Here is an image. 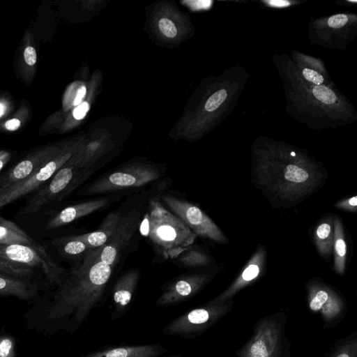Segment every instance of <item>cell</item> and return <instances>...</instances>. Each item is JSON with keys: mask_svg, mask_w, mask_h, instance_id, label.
<instances>
[{"mask_svg": "<svg viewBox=\"0 0 357 357\" xmlns=\"http://www.w3.org/2000/svg\"><path fill=\"white\" fill-rule=\"evenodd\" d=\"M212 277L211 273L183 274L176 277L162 288L155 306L159 308L172 307L192 298L208 284Z\"/></svg>", "mask_w": 357, "mask_h": 357, "instance_id": "obj_13", "label": "cell"}, {"mask_svg": "<svg viewBox=\"0 0 357 357\" xmlns=\"http://www.w3.org/2000/svg\"><path fill=\"white\" fill-rule=\"evenodd\" d=\"M10 156L11 155L8 151L5 150H0V171L9 161Z\"/></svg>", "mask_w": 357, "mask_h": 357, "instance_id": "obj_38", "label": "cell"}, {"mask_svg": "<svg viewBox=\"0 0 357 357\" xmlns=\"http://www.w3.org/2000/svg\"><path fill=\"white\" fill-rule=\"evenodd\" d=\"M270 6H274V7H286L288 6L290 3L287 1H282V0H273V1H266Z\"/></svg>", "mask_w": 357, "mask_h": 357, "instance_id": "obj_39", "label": "cell"}, {"mask_svg": "<svg viewBox=\"0 0 357 357\" xmlns=\"http://www.w3.org/2000/svg\"><path fill=\"white\" fill-rule=\"evenodd\" d=\"M233 298L221 304L205 303L169 321L162 328L166 335L184 339L195 338L208 330L229 313L234 306Z\"/></svg>", "mask_w": 357, "mask_h": 357, "instance_id": "obj_8", "label": "cell"}, {"mask_svg": "<svg viewBox=\"0 0 357 357\" xmlns=\"http://www.w3.org/2000/svg\"><path fill=\"white\" fill-rule=\"evenodd\" d=\"M91 252L67 274L54 291L27 312L30 327L45 333L73 334L88 321L101 303L110 282L114 266L98 259Z\"/></svg>", "mask_w": 357, "mask_h": 357, "instance_id": "obj_1", "label": "cell"}, {"mask_svg": "<svg viewBox=\"0 0 357 357\" xmlns=\"http://www.w3.org/2000/svg\"><path fill=\"white\" fill-rule=\"evenodd\" d=\"M73 153L74 150L65 149L43 164L24 181L0 194V208L47 183L72 158Z\"/></svg>", "mask_w": 357, "mask_h": 357, "instance_id": "obj_12", "label": "cell"}, {"mask_svg": "<svg viewBox=\"0 0 357 357\" xmlns=\"http://www.w3.org/2000/svg\"><path fill=\"white\" fill-rule=\"evenodd\" d=\"M66 256L80 258L81 261L94 249L89 247L78 235L59 238L53 241Z\"/></svg>", "mask_w": 357, "mask_h": 357, "instance_id": "obj_21", "label": "cell"}, {"mask_svg": "<svg viewBox=\"0 0 357 357\" xmlns=\"http://www.w3.org/2000/svg\"><path fill=\"white\" fill-rule=\"evenodd\" d=\"M21 126V121L17 118H13L4 123V128L9 131H15Z\"/></svg>", "mask_w": 357, "mask_h": 357, "instance_id": "obj_36", "label": "cell"}, {"mask_svg": "<svg viewBox=\"0 0 357 357\" xmlns=\"http://www.w3.org/2000/svg\"><path fill=\"white\" fill-rule=\"evenodd\" d=\"M121 215L120 212L112 211L104 218L96 230L78 236L93 249L103 248L112 238Z\"/></svg>", "mask_w": 357, "mask_h": 357, "instance_id": "obj_20", "label": "cell"}, {"mask_svg": "<svg viewBox=\"0 0 357 357\" xmlns=\"http://www.w3.org/2000/svg\"><path fill=\"white\" fill-rule=\"evenodd\" d=\"M266 259V251L260 247L248 261L234 281L221 294L207 302L209 304H221L233 298L241 289L257 280L262 274Z\"/></svg>", "mask_w": 357, "mask_h": 357, "instance_id": "obj_16", "label": "cell"}, {"mask_svg": "<svg viewBox=\"0 0 357 357\" xmlns=\"http://www.w3.org/2000/svg\"><path fill=\"white\" fill-rule=\"evenodd\" d=\"M312 93L316 99L326 105L333 104L336 100L335 93L331 89L324 86H314L312 88Z\"/></svg>", "mask_w": 357, "mask_h": 357, "instance_id": "obj_28", "label": "cell"}, {"mask_svg": "<svg viewBox=\"0 0 357 357\" xmlns=\"http://www.w3.org/2000/svg\"><path fill=\"white\" fill-rule=\"evenodd\" d=\"M287 321L284 310L261 317L255 324L250 339L236 351L237 357H291Z\"/></svg>", "mask_w": 357, "mask_h": 357, "instance_id": "obj_5", "label": "cell"}, {"mask_svg": "<svg viewBox=\"0 0 357 357\" xmlns=\"http://www.w3.org/2000/svg\"><path fill=\"white\" fill-rule=\"evenodd\" d=\"M142 222L141 211L135 208L122 214L109 242L100 250L98 259L114 266L121 259Z\"/></svg>", "mask_w": 357, "mask_h": 357, "instance_id": "obj_11", "label": "cell"}, {"mask_svg": "<svg viewBox=\"0 0 357 357\" xmlns=\"http://www.w3.org/2000/svg\"><path fill=\"white\" fill-rule=\"evenodd\" d=\"M162 173L153 166L134 165L105 173L81 191L84 195H100L145 186L160 178Z\"/></svg>", "mask_w": 357, "mask_h": 357, "instance_id": "obj_7", "label": "cell"}, {"mask_svg": "<svg viewBox=\"0 0 357 357\" xmlns=\"http://www.w3.org/2000/svg\"><path fill=\"white\" fill-rule=\"evenodd\" d=\"M24 59L28 66H34L37 61L36 50L32 46H27L24 51Z\"/></svg>", "mask_w": 357, "mask_h": 357, "instance_id": "obj_34", "label": "cell"}, {"mask_svg": "<svg viewBox=\"0 0 357 357\" xmlns=\"http://www.w3.org/2000/svg\"><path fill=\"white\" fill-rule=\"evenodd\" d=\"M40 245H0V273L37 283L38 273L47 284L59 285L67 274ZM38 284V283H37Z\"/></svg>", "mask_w": 357, "mask_h": 357, "instance_id": "obj_3", "label": "cell"}, {"mask_svg": "<svg viewBox=\"0 0 357 357\" xmlns=\"http://www.w3.org/2000/svg\"><path fill=\"white\" fill-rule=\"evenodd\" d=\"M6 105L3 102H0V118H1L6 112Z\"/></svg>", "mask_w": 357, "mask_h": 357, "instance_id": "obj_40", "label": "cell"}, {"mask_svg": "<svg viewBox=\"0 0 357 357\" xmlns=\"http://www.w3.org/2000/svg\"><path fill=\"white\" fill-rule=\"evenodd\" d=\"M13 243L33 246L38 245L13 222L8 220L0 222V245Z\"/></svg>", "mask_w": 357, "mask_h": 357, "instance_id": "obj_24", "label": "cell"}, {"mask_svg": "<svg viewBox=\"0 0 357 357\" xmlns=\"http://www.w3.org/2000/svg\"><path fill=\"white\" fill-rule=\"evenodd\" d=\"M17 342L14 335L0 331V357H17Z\"/></svg>", "mask_w": 357, "mask_h": 357, "instance_id": "obj_27", "label": "cell"}, {"mask_svg": "<svg viewBox=\"0 0 357 357\" xmlns=\"http://www.w3.org/2000/svg\"><path fill=\"white\" fill-rule=\"evenodd\" d=\"M333 222L334 269L338 274L342 275L344 272L346 266L347 244L341 220L338 218H335Z\"/></svg>", "mask_w": 357, "mask_h": 357, "instance_id": "obj_23", "label": "cell"}, {"mask_svg": "<svg viewBox=\"0 0 357 357\" xmlns=\"http://www.w3.org/2000/svg\"><path fill=\"white\" fill-rule=\"evenodd\" d=\"M176 259L182 266L186 267H200L211 262L208 255L193 245L182 252Z\"/></svg>", "mask_w": 357, "mask_h": 357, "instance_id": "obj_26", "label": "cell"}, {"mask_svg": "<svg viewBox=\"0 0 357 357\" xmlns=\"http://www.w3.org/2000/svg\"><path fill=\"white\" fill-rule=\"evenodd\" d=\"M146 234L155 252L165 259H176L193 245L197 236L175 214L154 197L148 202L144 218Z\"/></svg>", "mask_w": 357, "mask_h": 357, "instance_id": "obj_4", "label": "cell"}, {"mask_svg": "<svg viewBox=\"0 0 357 357\" xmlns=\"http://www.w3.org/2000/svg\"><path fill=\"white\" fill-rule=\"evenodd\" d=\"M302 73L303 77L307 80L315 84L316 85H321L324 81L323 76L313 70L305 68L303 70Z\"/></svg>", "mask_w": 357, "mask_h": 357, "instance_id": "obj_32", "label": "cell"}, {"mask_svg": "<svg viewBox=\"0 0 357 357\" xmlns=\"http://www.w3.org/2000/svg\"><path fill=\"white\" fill-rule=\"evenodd\" d=\"M7 220H5L3 218H2L1 216H0V222H6Z\"/></svg>", "mask_w": 357, "mask_h": 357, "instance_id": "obj_42", "label": "cell"}, {"mask_svg": "<svg viewBox=\"0 0 357 357\" xmlns=\"http://www.w3.org/2000/svg\"><path fill=\"white\" fill-rule=\"evenodd\" d=\"M159 199L197 236L225 243L226 238L216 224L197 206L170 193L159 195Z\"/></svg>", "mask_w": 357, "mask_h": 357, "instance_id": "obj_10", "label": "cell"}, {"mask_svg": "<svg viewBox=\"0 0 357 357\" xmlns=\"http://www.w3.org/2000/svg\"><path fill=\"white\" fill-rule=\"evenodd\" d=\"M167 357H187V356H181V355H172V356H167Z\"/></svg>", "mask_w": 357, "mask_h": 357, "instance_id": "obj_41", "label": "cell"}, {"mask_svg": "<svg viewBox=\"0 0 357 357\" xmlns=\"http://www.w3.org/2000/svg\"><path fill=\"white\" fill-rule=\"evenodd\" d=\"M158 26L161 32L167 37L174 38L176 36V27L171 20L162 18L159 20Z\"/></svg>", "mask_w": 357, "mask_h": 357, "instance_id": "obj_30", "label": "cell"}, {"mask_svg": "<svg viewBox=\"0 0 357 357\" xmlns=\"http://www.w3.org/2000/svg\"><path fill=\"white\" fill-rule=\"evenodd\" d=\"M38 284L34 282L0 273V296L29 301L38 295Z\"/></svg>", "mask_w": 357, "mask_h": 357, "instance_id": "obj_19", "label": "cell"}, {"mask_svg": "<svg viewBox=\"0 0 357 357\" xmlns=\"http://www.w3.org/2000/svg\"><path fill=\"white\" fill-rule=\"evenodd\" d=\"M86 94V88L82 86L79 87L75 94V98L73 102L74 106H77L82 102V100Z\"/></svg>", "mask_w": 357, "mask_h": 357, "instance_id": "obj_37", "label": "cell"}, {"mask_svg": "<svg viewBox=\"0 0 357 357\" xmlns=\"http://www.w3.org/2000/svg\"><path fill=\"white\" fill-rule=\"evenodd\" d=\"M334 206L338 209L347 211H356L357 209V197L355 195L336 202Z\"/></svg>", "mask_w": 357, "mask_h": 357, "instance_id": "obj_31", "label": "cell"}, {"mask_svg": "<svg viewBox=\"0 0 357 357\" xmlns=\"http://www.w3.org/2000/svg\"><path fill=\"white\" fill-rule=\"evenodd\" d=\"M255 171L259 185L275 198L289 202L311 194L323 178L321 170L309 159L280 149L262 153Z\"/></svg>", "mask_w": 357, "mask_h": 357, "instance_id": "obj_2", "label": "cell"}, {"mask_svg": "<svg viewBox=\"0 0 357 357\" xmlns=\"http://www.w3.org/2000/svg\"><path fill=\"white\" fill-rule=\"evenodd\" d=\"M168 352L160 343L109 346L79 357H164Z\"/></svg>", "mask_w": 357, "mask_h": 357, "instance_id": "obj_18", "label": "cell"}, {"mask_svg": "<svg viewBox=\"0 0 357 357\" xmlns=\"http://www.w3.org/2000/svg\"><path fill=\"white\" fill-rule=\"evenodd\" d=\"M334 222L331 218L322 220L314 231V241L317 250L323 257H328L333 251Z\"/></svg>", "mask_w": 357, "mask_h": 357, "instance_id": "obj_22", "label": "cell"}, {"mask_svg": "<svg viewBox=\"0 0 357 357\" xmlns=\"http://www.w3.org/2000/svg\"><path fill=\"white\" fill-rule=\"evenodd\" d=\"M89 109V105L87 102H82L76 106L73 111V116L77 120L82 119Z\"/></svg>", "mask_w": 357, "mask_h": 357, "instance_id": "obj_35", "label": "cell"}, {"mask_svg": "<svg viewBox=\"0 0 357 357\" xmlns=\"http://www.w3.org/2000/svg\"><path fill=\"white\" fill-rule=\"evenodd\" d=\"M227 96V93L225 89H220L215 92L207 100L205 104V109L208 112L215 111L225 100Z\"/></svg>", "mask_w": 357, "mask_h": 357, "instance_id": "obj_29", "label": "cell"}, {"mask_svg": "<svg viewBox=\"0 0 357 357\" xmlns=\"http://www.w3.org/2000/svg\"><path fill=\"white\" fill-rule=\"evenodd\" d=\"M348 21V17L344 14H337L330 17L328 20V24L332 28H341Z\"/></svg>", "mask_w": 357, "mask_h": 357, "instance_id": "obj_33", "label": "cell"}, {"mask_svg": "<svg viewBox=\"0 0 357 357\" xmlns=\"http://www.w3.org/2000/svg\"><path fill=\"white\" fill-rule=\"evenodd\" d=\"M64 149L47 146L29 155L0 177V194L24 181L43 164Z\"/></svg>", "mask_w": 357, "mask_h": 357, "instance_id": "obj_14", "label": "cell"}, {"mask_svg": "<svg viewBox=\"0 0 357 357\" xmlns=\"http://www.w3.org/2000/svg\"><path fill=\"white\" fill-rule=\"evenodd\" d=\"M305 289L307 307L312 313L321 316L324 328H332L340 324L348 311L343 297L319 280L309 281Z\"/></svg>", "mask_w": 357, "mask_h": 357, "instance_id": "obj_9", "label": "cell"}, {"mask_svg": "<svg viewBox=\"0 0 357 357\" xmlns=\"http://www.w3.org/2000/svg\"><path fill=\"white\" fill-rule=\"evenodd\" d=\"M323 357H357V331L335 342Z\"/></svg>", "mask_w": 357, "mask_h": 357, "instance_id": "obj_25", "label": "cell"}, {"mask_svg": "<svg viewBox=\"0 0 357 357\" xmlns=\"http://www.w3.org/2000/svg\"><path fill=\"white\" fill-rule=\"evenodd\" d=\"M114 198L116 197L106 196L65 207L50 219L46 228L50 230L68 225L107 206L114 201Z\"/></svg>", "mask_w": 357, "mask_h": 357, "instance_id": "obj_17", "label": "cell"}, {"mask_svg": "<svg viewBox=\"0 0 357 357\" xmlns=\"http://www.w3.org/2000/svg\"><path fill=\"white\" fill-rule=\"evenodd\" d=\"M139 278V270L133 268L123 273L116 280L112 291V321L121 319L130 308Z\"/></svg>", "mask_w": 357, "mask_h": 357, "instance_id": "obj_15", "label": "cell"}, {"mask_svg": "<svg viewBox=\"0 0 357 357\" xmlns=\"http://www.w3.org/2000/svg\"><path fill=\"white\" fill-rule=\"evenodd\" d=\"M91 174L80 169L70 158L24 204L18 214L24 215L36 213L48 204L61 200Z\"/></svg>", "mask_w": 357, "mask_h": 357, "instance_id": "obj_6", "label": "cell"}]
</instances>
